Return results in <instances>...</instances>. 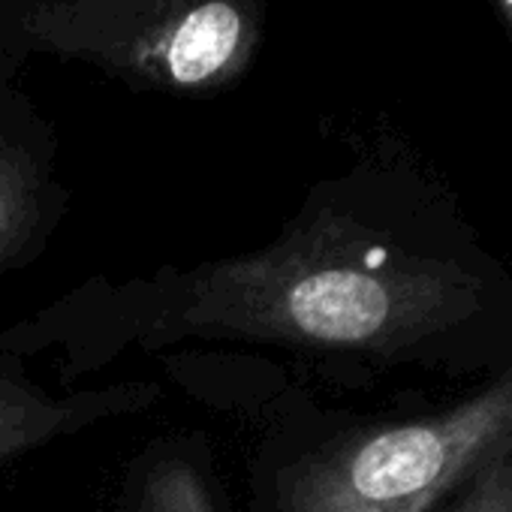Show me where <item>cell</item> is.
Instances as JSON below:
<instances>
[{"instance_id": "obj_1", "label": "cell", "mask_w": 512, "mask_h": 512, "mask_svg": "<svg viewBox=\"0 0 512 512\" xmlns=\"http://www.w3.org/2000/svg\"><path fill=\"white\" fill-rule=\"evenodd\" d=\"M482 293L461 263L401 244L320 187L275 241L121 284L97 278L0 332V347L58 350L64 377L181 341L398 356L470 320Z\"/></svg>"}, {"instance_id": "obj_2", "label": "cell", "mask_w": 512, "mask_h": 512, "mask_svg": "<svg viewBox=\"0 0 512 512\" xmlns=\"http://www.w3.org/2000/svg\"><path fill=\"white\" fill-rule=\"evenodd\" d=\"M272 0H0V82L34 58L91 64L136 91L214 97L263 52Z\"/></svg>"}, {"instance_id": "obj_3", "label": "cell", "mask_w": 512, "mask_h": 512, "mask_svg": "<svg viewBox=\"0 0 512 512\" xmlns=\"http://www.w3.org/2000/svg\"><path fill=\"white\" fill-rule=\"evenodd\" d=\"M512 458V368L422 419L341 434L281 479V512H434L485 467Z\"/></svg>"}, {"instance_id": "obj_4", "label": "cell", "mask_w": 512, "mask_h": 512, "mask_svg": "<svg viewBox=\"0 0 512 512\" xmlns=\"http://www.w3.org/2000/svg\"><path fill=\"white\" fill-rule=\"evenodd\" d=\"M67 202L52 121L13 82H0V275L37 260Z\"/></svg>"}, {"instance_id": "obj_5", "label": "cell", "mask_w": 512, "mask_h": 512, "mask_svg": "<svg viewBox=\"0 0 512 512\" xmlns=\"http://www.w3.org/2000/svg\"><path fill=\"white\" fill-rule=\"evenodd\" d=\"M157 398L154 383L49 389L28 374L25 356L0 347V467L106 419L145 410Z\"/></svg>"}, {"instance_id": "obj_6", "label": "cell", "mask_w": 512, "mask_h": 512, "mask_svg": "<svg viewBox=\"0 0 512 512\" xmlns=\"http://www.w3.org/2000/svg\"><path fill=\"white\" fill-rule=\"evenodd\" d=\"M133 512H220L202 470L187 458H163L151 464L136 488Z\"/></svg>"}, {"instance_id": "obj_7", "label": "cell", "mask_w": 512, "mask_h": 512, "mask_svg": "<svg viewBox=\"0 0 512 512\" xmlns=\"http://www.w3.org/2000/svg\"><path fill=\"white\" fill-rule=\"evenodd\" d=\"M446 512H512V458L476 473Z\"/></svg>"}, {"instance_id": "obj_8", "label": "cell", "mask_w": 512, "mask_h": 512, "mask_svg": "<svg viewBox=\"0 0 512 512\" xmlns=\"http://www.w3.org/2000/svg\"><path fill=\"white\" fill-rule=\"evenodd\" d=\"M494 7H497V16L503 19L506 34H509V40H512V0H494Z\"/></svg>"}]
</instances>
